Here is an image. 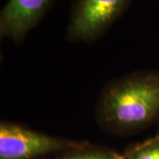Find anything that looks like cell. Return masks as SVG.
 <instances>
[{"label":"cell","mask_w":159,"mask_h":159,"mask_svg":"<svg viewBox=\"0 0 159 159\" xmlns=\"http://www.w3.org/2000/svg\"><path fill=\"white\" fill-rule=\"evenodd\" d=\"M158 119V71H137L109 82L96 107L97 124L119 136L140 132Z\"/></svg>","instance_id":"6da1fadb"},{"label":"cell","mask_w":159,"mask_h":159,"mask_svg":"<svg viewBox=\"0 0 159 159\" xmlns=\"http://www.w3.org/2000/svg\"><path fill=\"white\" fill-rule=\"evenodd\" d=\"M82 142L52 136L14 122L0 123V159H39L65 152Z\"/></svg>","instance_id":"7a4b0ae2"},{"label":"cell","mask_w":159,"mask_h":159,"mask_svg":"<svg viewBox=\"0 0 159 159\" xmlns=\"http://www.w3.org/2000/svg\"><path fill=\"white\" fill-rule=\"evenodd\" d=\"M132 0H75L66 39L92 43L102 36L130 6Z\"/></svg>","instance_id":"3957f363"},{"label":"cell","mask_w":159,"mask_h":159,"mask_svg":"<svg viewBox=\"0 0 159 159\" xmlns=\"http://www.w3.org/2000/svg\"><path fill=\"white\" fill-rule=\"evenodd\" d=\"M54 0H9L0 12V36L21 43L42 20Z\"/></svg>","instance_id":"277c9868"},{"label":"cell","mask_w":159,"mask_h":159,"mask_svg":"<svg viewBox=\"0 0 159 159\" xmlns=\"http://www.w3.org/2000/svg\"><path fill=\"white\" fill-rule=\"evenodd\" d=\"M49 159H125V156L111 148L83 142L78 147L57 154Z\"/></svg>","instance_id":"5b68a950"},{"label":"cell","mask_w":159,"mask_h":159,"mask_svg":"<svg viewBox=\"0 0 159 159\" xmlns=\"http://www.w3.org/2000/svg\"><path fill=\"white\" fill-rule=\"evenodd\" d=\"M125 159H159V141L148 139L128 148Z\"/></svg>","instance_id":"8992f818"},{"label":"cell","mask_w":159,"mask_h":159,"mask_svg":"<svg viewBox=\"0 0 159 159\" xmlns=\"http://www.w3.org/2000/svg\"><path fill=\"white\" fill-rule=\"evenodd\" d=\"M150 140H153V141H159V131L155 134V136L152 138H149Z\"/></svg>","instance_id":"52a82bcc"}]
</instances>
